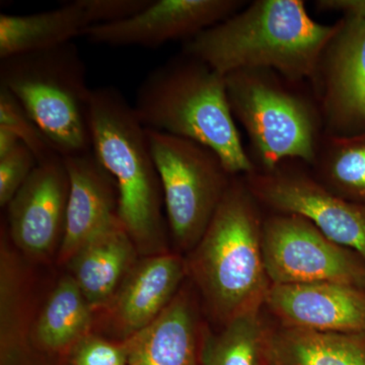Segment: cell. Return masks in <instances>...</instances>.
<instances>
[{"label":"cell","mask_w":365,"mask_h":365,"mask_svg":"<svg viewBox=\"0 0 365 365\" xmlns=\"http://www.w3.org/2000/svg\"><path fill=\"white\" fill-rule=\"evenodd\" d=\"M72 365H128L122 344L86 336L72 347Z\"/></svg>","instance_id":"obj_26"},{"label":"cell","mask_w":365,"mask_h":365,"mask_svg":"<svg viewBox=\"0 0 365 365\" xmlns=\"http://www.w3.org/2000/svg\"><path fill=\"white\" fill-rule=\"evenodd\" d=\"M38 165L32 151L23 143L0 158V206L6 207Z\"/></svg>","instance_id":"obj_25"},{"label":"cell","mask_w":365,"mask_h":365,"mask_svg":"<svg viewBox=\"0 0 365 365\" xmlns=\"http://www.w3.org/2000/svg\"><path fill=\"white\" fill-rule=\"evenodd\" d=\"M287 328L365 334V289L337 282L271 284L265 302Z\"/></svg>","instance_id":"obj_13"},{"label":"cell","mask_w":365,"mask_h":365,"mask_svg":"<svg viewBox=\"0 0 365 365\" xmlns=\"http://www.w3.org/2000/svg\"><path fill=\"white\" fill-rule=\"evenodd\" d=\"M128 365H199L196 317L180 294L150 325L121 343Z\"/></svg>","instance_id":"obj_16"},{"label":"cell","mask_w":365,"mask_h":365,"mask_svg":"<svg viewBox=\"0 0 365 365\" xmlns=\"http://www.w3.org/2000/svg\"><path fill=\"white\" fill-rule=\"evenodd\" d=\"M259 309L225 322L222 331L204 338L199 365H260L268 335Z\"/></svg>","instance_id":"obj_22"},{"label":"cell","mask_w":365,"mask_h":365,"mask_svg":"<svg viewBox=\"0 0 365 365\" xmlns=\"http://www.w3.org/2000/svg\"><path fill=\"white\" fill-rule=\"evenodd\" d=\"M285 160L275 169L245 175L257 200L281 215L304 218L331 241L365 260V205L336 195L316 177Z\"/></svg>","instance_id":"obj_10"},{"label":"cell","mask_w":365,"mask_h":365,"mask_svg":"<svg viewBox=\"0 0 365 365\" xmlns=\"http://www.w3.org/2000/svg\"><path fill=\"white\" fill-rule=\"evenodd\" d=\"M136 251L119 222L72 257L71 276L93 309L115 297L135 264Z\"/></svg>","instance_id":"obj_18"},{"label":"cell","mask_w":365,"mask_h":365,"mask_svg":"<svg viewBox=\"0 0 365 365\" xmlns=\"http://www.w3.org/2000/svg\"><path fill=\"white\" fill-rule=\"evenodd\" d=\"M311 167L334 194L365 205V130L350 136L324 133Z\"/></svg>","instance_id":"obj_21"},{"label":"cell","mask_w":365,"mask_h":365,"mask_svg":"<svg viewBox=\"0 0 365 365\" xmlns=\"http://www.w3.org/2000/svg\"><path fill=\"white\" fill-rule=\"evenodd\" d=\"M235 178L189 265L209 307L225 323L260 309L271 287L257 199L246 182Z\"/></svg>","instance_id":"obj_4"},{"label":"cell","mask_w":365,"mask_h":365,"mask_svg":"<svg viewBox=\"0 0 365 365\" xmlns=\"http://www.w3.org/2000/svg\"><path fill=\"white\" fill-rule=\"evenodd\" d=\"M95 26L88 0L26 16L1 14L0 60L73 42Z\"/></svg>","instance_id":"obj_17"},{"label":"cell","mask_w":365,"mask_h":365,"mask_svg":"<svg viewBox=\"0 0 365 365\" xmlns=\"http://www.w3.org/2000/svg\"><path fill=\"white\" fill-rule=\"evenodd\" d=\"M133 108L145 128L205 146L232 176L257 169L242 145L225 76L201 60L181 53L155 67L139 86Z\"/></svg>","instance_id":"obj_2"},{"label":"cell","mask_w":365,"mask_h":365,"mask_svg":"<svg viewBox=\"0 0 365 365\" xmlns=\"http://www.w3.org/2000/svg\"><path fill=\"white\" fill-rule=\"evenodd\" d=\"M317 9L342 14L319 57L313 83L324 133L365 130V0H318Z\"/></svg>","instance_id":"obj_8"},{"label":"cell","mask_w":365,"mask_h":365,"mask_svg":"<svg viewBox=\"0 0 365 365\" xmlns=\"http://www.w3.org/2000/svg\"><path fill=\"white\" fill-rule=\"evenodd\" d=\"M91 130L93 153L116 186L118 220L140 253L163 254V191L146 128L114 86L93 90Z\"/></svg>","instance_id":"obj_3"},{"label":"cell","mask_w":365,"mask_h":365,"mask_svg":"<svg viewBox=\"0 0 365 365\" xmlns=\"http://www.w3.org/2000/svg\"><path fill=\"white\" fill-rule=\"evenodd\" d=\"M266 356L274 365H365V334L285 327L268 335Z\"/></svg>","instance_id":"obj_19"},{"label":"cell","mask_w":365,"mask_h":365,"mask_svg":"<svg viewBox=\"0 0 365 365\" xmlns=\"http://www.w3.org/2000/svg\"><path fill=\"white\" fill-rule=\"evenodd\" d=\"M68 194L69 175L64 158L38 163L6 206L14 244L33 256L47 254L63 235Z\"/></svg>","instance_id":"obj_12"},{"label":"cell","mask_w":365,"mask_h":365,"mask_svg":"<svg viewBox=\"0 0 365 365\" xmlns=\"http://www.w3.org/2000/svg\"><path fill=\"white\" fill-rule=\"evenodd\" d=\"M9 91L62 158L93 151L85 60L74 42L0 60Z\"/></svg>","instance_id":"obj_5"},{"label":"cell","mask_w":365,"mask_h":365,"mask_svg":"<svg viewBox=\"0 0 365 365\" xmlns=\"http://www.w3.org/2000/svg\"><path fill=\"white\" fill-rule=\"evenodd\" d=\"M225 83L235 119L251 141L257 169L271 170L285 160L313 165L324 134L316 98L269 69L230 72Z\"/></svg>","instance_id":"obj_6"},{"label":"cell","mask_w":365,"mask_h":365,"mask_svg":"<svg viewBox=\"0 0 365 365\" xmlns=\"http://www.w3.org/2000/svg\"><path fill=\"white\" fill-rule=\"evenodd\" d=\"M146 135L173 239L179 248H195L235 176L201 144L148 128Z\"/></svg>","instance_id":"obj_7"},{"label":"cell","mask_w":365,"mask_h":365,"mask_svg":"<svg viewBox=\"0 0 365 365\" xmlns=\"http://www.w3.org/2000/svg\"><path fill=\"white\" fill-rule=\"evenodd\" d=\"M0 127L14 132L35 155L38 163L61 157L19 101L0 86Z\"/></svg>","instance_id":"obj_24"},{"label":"cell","mask_w":365,"mask_h":365,"mask_svg":"<svg viewBox=\"0 0 365 365\" xmlns=\"http://www.w3.org/2000/svg\"><path fill=\"white\" fill-rule=\"evenodd\" d=\"M337 30L311 18L302 0H256L182 46L223 76L269 69L290 81L313 83L319 57Z\"/></svg>","instance_id":"obj_1"},{"label":"cell","mask_w":365,"mask_h":365,"mask_svg":"<svg viewBox=\"0 0 365 365\" xmlns=\"http://www.w3.org/2000/svg\"><path fill=\"white\" fill-rule=\"evenodd\" d=\"M262 250L271 284L337 282L365 289V260L304 218L276 215L263 222Z\"/></svg>","instance_id":"obj_9"},{"label":"cell","mask_w":365,"mask_h":365,"mask_svg":"<svg viewBox=\"0 0 365 365\" xmlns=\"http://www.w3.org/2000/svg\"><path fill=\"white\" fill-rule=\"evenodd\" d=\"M244 0H151L130 18L93 26L83 37L110 47H160L193 39L247 6Z\"/></svg>","instance_id":"obj_11"},{"label":"cell","mask_w":365,"mask_h":365,"mask_svg":"<svg viewBox=\"0 0 365 365\" xmlns=\"http://www.w3.org/2000/svg\"><path fill=\"white\" fill-rule=\"evenodd\" d=\"M20 144V139L14 132L0 127V158L13 153Z\"/></svg>","instance_id":"obj_27"},{"label":"cell","mask_w":365,"mask_h":365,"mask_svg":"<svg viewBox=\"0 0 365 365\" xmlns=\"http://www.w3.org/2000/svg\"><path fill=\"white\" fill-rule=\"evenodd\" d=\"M64 160L69 175V194L59 257L62 262H69L119 220L114 180L93 151Z\"/></svg>","instance_id":"obj_14"},{"label":"cell","mask_w":365,"mask_h":365,"mask_svg":"<svg viewBox=\"0 0 365 365\" xmlns=\"http://www.w3.org/2000/svg\"><path fill=\"white\" fill-rule=\"evenodd\" d=\"M13 260L2 249L0 274V304H1V365H21L24 353L23 334L16 312L20 304V292Z\"/></svg>","instance_id":"obj_23"},{"label":"cell","mask_w":365,"mask_h":365,"mask_svg":"<svg viewBox=\"0 0 365 365\" xmlns=\"http://www.w3.org/2000/svg\"><path fill=\"white\" fill-rule=\"evenodd\" d=\"M91 309L71 275L54 288L35 327V339L42 349L60 352L88 336Z\"/></svg>","instance_id":"obj_20"},{"label":"cell","mask_w":365,"mask_h":365,"mask_svg":"<svg viewBox=\"0 0 365 365\" xmlns=\"http://www.w3.org/2000/svg\"><path fill=\"white\" fill-rule=\"evenodd\" d=\"M185 268L182 259L170 254L146 256L134 264L115 295V317L125 339L150 325L169 306Z\"/></svg>","instance_id":"obj_15"}]
</instances>
